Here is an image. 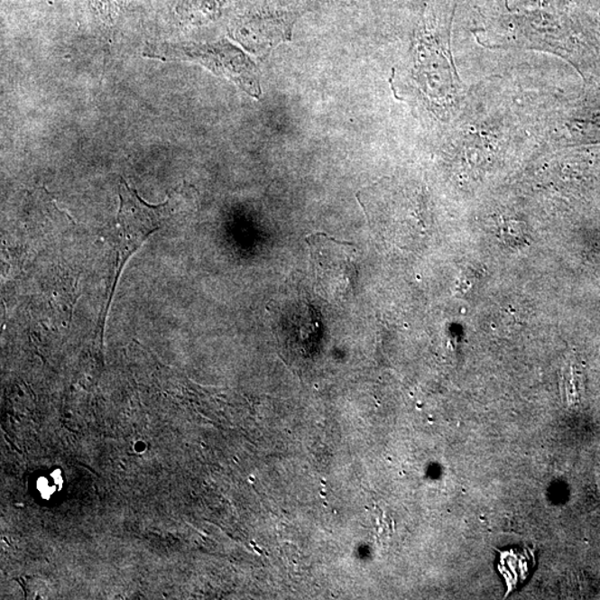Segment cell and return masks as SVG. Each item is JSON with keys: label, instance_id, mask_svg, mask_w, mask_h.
<instances>
[{"label": "cell", "instance_id": "1", "mask_svg": "<svg viewBox=\"0 0 600 600\" xmlns=\"http://www.w3.org/2000/svg\"><path fill=\"white\" fill-rule=\"evenodd\" d=\"M120 208L116 220L104 230V237L112 245L116 253V277L112 288L113 299L115 287L120 272L129 258L135 254L152 233H155L164 219L171 214V201L162 205H150L131 189L127 182L120 180L118 185Z\"/></svg>", "mask_w": 600, "mask_h": 600}, {"label": "cell", "instance_id": "2", "mask_svg": "<svg viewBox=\"0 0 600 600\" xmlns=\"http://www.w3.org/2000/svg\"><path fill=\"white\" fill-rule=\"evenodd\" d=\"M145 56L162 60L198 62L216 75L233 81L253 97H261L262 88L256 65L243 51L228 42L208 45H164L150 48Z\"/></svg>", "mask_w": 600, "mask_h": 600}, {"label": "cell", "instance_id": "3", "mask_svg": "<svg viewBox=\"0 0 600 600\" xmlns=\"http://www.w3.org/2000/svg\"><path fill=\"white\" fill-rule=\"evenodd\" d=\"M306 242L309 246L310 270L316 291L329 301L347 299L357 284L356 247L320 233L310 235Z\"/></svg>", "mask_w": 600, "mask_h": 600}, {"label": "cell", "instance_id": "4", "mask_svg": "<svg viewBox=\"0 0 600 600\" xmlns=\"http://www.w3.org/2000/svg\"><path fill=\"white\" fill-rule=\"evenodd\" d=\"M498 551L501 560L497 568L505 578L507 594H510L518 585L524 583L531 574L535 566V551L526 546Z\"/></svg>", "mask_w": 600, "mask_h": 600}, {"label": "cell", "instance_id": "5", "mask_svg": "<svg viewBox=\"0 0 600 600\" xmlns=\"http://www.w3.org/2000/svg\"><path fill=\"white\" fill-rule=\"evenodd\" d=\"M282 557H284L287 568L291 570V573L302 575L307 570L304 556L295 546H285L282 549Z\"/></svg>", "mask_w": 600, "mask_h": 600}]
</instances>
